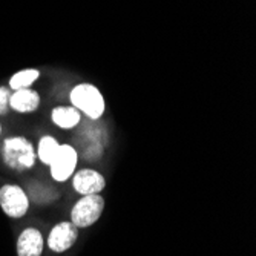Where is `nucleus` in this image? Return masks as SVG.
Here are the masks:
<instances>
[{
    "instance_id": "nucleus-1",
    "label": "nucleus",
    "mask_w": 256,
    "mask_h": 256,
    "mask_svg": "<svg viewBox=\"0 0 256 256\" xmlns=\"http://www.w3.org/2000/svg\"><path fill=\"white\" fill-rule=\"evenodd\" d=\"M36 149L25 136H11L4 143V161L5 164L17 172L28 170L36 162Z\"/></svg>"
},
{
    "instance_id": "nucleus-2",
    "label": "nucleus",
    "mask_w": 256,
    "mask_h": 256,
    "mask_svg": "<svg viewBox=\"0 0 256 256\" xmlns=\"http://www.w3.org/2000/svg\"><path fill=\"white\" fill-rule=\"evenodd\" d=\"M71 103L92 120L100 118L104 112V98L102 92L89 83H82L71 90Z\"/></svg>"
},
{
    "instance_id": "nucleus-3",
    "label": "nucleus",
    "mask_w": 256,
    "mask_h": 256,
    "mask_svg": "<svg viewBox=\"0 0 256 256\" xmlns=\"http://www.w3.org/2000/svg\"><path fill=\"white\" fill-rule=\"evenodd\" d=\"M104 208V200L100 194L97 195H84L82 200L76 202V206L71 210V222L82 228L89 227L98 221V218L103 214Z\"/></svg>"
},
{
    "instance_id": "nucleus-4",
    "label": "nucleus",
    "mask_w": 256,
    "mask_h": 256,
    "mask_svg": "<svg viewBox=\"0 0 256 256\" xmlns=\"http://www.w3.org/2000/svg\"><path fill=\"white\" fill-rule=\"evenodd\" d=\"M0 207L10 218H22L28 212L30 200L18 186L5 184L0 188Z\"/></svg>"
},
{
    "instance_id": "nucleus-5",
    "label": "nucleus",
    "mask_w": 256,
    "mask_h": 256,
    "mask_svg": "<svg viewBox=\"0 0 256 256\" xmlns=\"http://www.w3.org/2000/svg\"><path fill=\"white\" fill-rule=\"evenodd\" d=\"M77 161H78V155H77V152H76V149L72 146L60 144L54 160L51 161V164H50L51 176L58 182H63V181L69 180L76 172Z\"/></svg>"
},
{
    "instance_id": "nucleus-6",
    "label": "nucleus",
    "mask_w": 256,
    "mask_h": 256,
    "mask_svg": "<svg viewBox=\"0 0 256 256\" xmlns=\"http://www.w3.org/2000/svg\"><path fill=\"white\" fill-rule=\"evenodd\" d=\"M78 238V227H76L71 221L58 222L48 236V247L56 253H63L71 248Z\"/></svg>"
},
{
    "instance_id": "nucleus-7",
    "label": "nucleus",
    "mask_w": 256,
    "mask_h": 256,
    "mask_svg": "<svg viewBox=\"0 0 256 256\" xmlns=\"http://www.w3.org/2000/svg\"><path fill=\"white\" fill-rule=\"evenodd\" d=\"M71 178H72V186H74L76 192L83 196L84 195H97L104 189V186H106L104 176L100 172L92 170V169H82Z\"/></svg>"
},
{
    "instance_id": "nucleus-8",
    "label": "nucleus",
    "mask_w": 256,
    "mask_h": 256,
    "mask_svg": "<svg viewBox=\"0 0 256 256\" xmlns=\"http://www.w3.org/2000/svg\"><path fill=\"white\" fill-rule=\"evenodd\" d=\"M43 235L42 232L28 227L20 234L17 240V254L18 256H42L43 253Z\"/></svg>"
},
{
    "instance_id": "nucleus-9",
    "label": "nucleus",
    "mask_w": 256,
    "mask_h": 256,
    "mask_svg": "<svg viewBox=\"0 0 256 256\" xmlns=\"http://www.w3.org/2000/svg\"><path fill=\"white\" fill-rule=\"evenodd\" d=\"M38 104H40L38 92L32 90L31 88L14 90L10 98V108L20 114L34 112L38 108Z\"/></svg>"
},
{
    "instance_id": "nucleus-10",
    "label": "nucleus",
    "mask_w": 256,
    "mask_h": 256,
    "mask_svg": "<svg viewBox=\"0 0 256 256\" xmlns=\"http://www.w3.org/2000/svg\"><path fill=\"white\" fill-rule=\"evenodd\" d=\"M80 112L74 106H58L52 109L51 112V120L54 124H57L62 129H72L80 123Z\"/></svg>"
},
{
    "instance_id": "nucleus-11",
    "label": "nucleus",
    "mask_w": 256,
    "mask_h": 256,
    "mask_svg": "<svg viewBox=\"0 0 256 256\" xmlns=\"http://www.w3.org/2000/svg\"><path fill=\"white\" fill-rule=\"evenodd\" d=\"M60 144L57 143V140L51 135H46L43 136L40 142H38V149L36 152V155L38 156V160L43 162V164L50 166L51 161L54 160L57 150H58Z\"/></svg>"
},
{
    "instance_id": "nucleus-12",
    "label": "nucleus",
    "mask_w": 256,
    "mask_h": 256,
    "mask_svg": "<svg viewBox=\"0 0 256 256\" xmlns=\"http://www.w3.org/2000/svg\"><path fill=\"white\" fill-rule=\"evenodd\" d=\"M38 76H40V72L37 69H25V71H20L10 78V88L12 90L30 88L38 78Z\"/></svg>"
},
{
    "instance_id": "nucleus-13",
    "label": "nucleus",
    "mask_w": 256,
    "mask_h": 256,
    "mask_svg": "<svg viewBox=\"0 0 256 256\" xmlns=\"http://www.w3.org/2000/svg\"><path fill=\"white\" fill-rule=\"evenodd\" d=\"M12 92L8 88H0V115H6L10 110V98Z\"/></svg>"
},
{
    "instance_id": "nucleus-14",
    "label": "nucleus",
    "mask_w": 256,
    "mask_h": 256,
    "mask_svg": "<svg viewBox=\"0 0 256 256\" xmlns=\"http://www.w3.org/2000/svg\"><path fill=\"white\" fill-rule=\"evenodd\" d=\"M0 134H2V126H0Z\"/></svg>"
}]
</instances>
